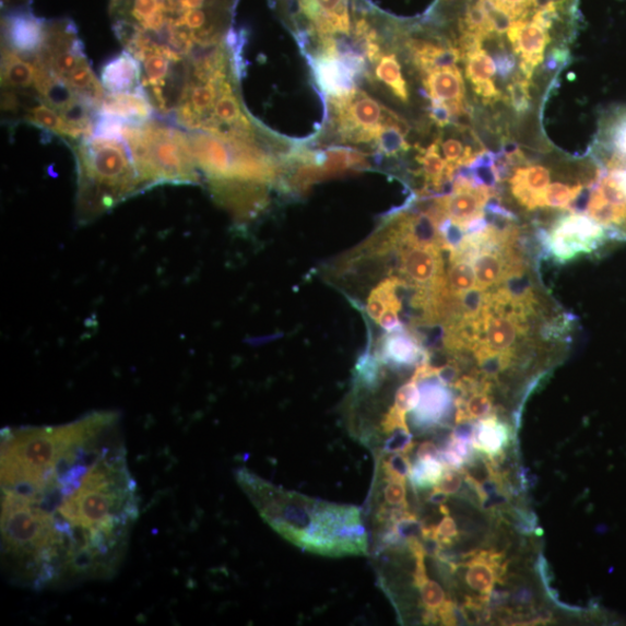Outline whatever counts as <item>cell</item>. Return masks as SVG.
Listing matches in <instances>:
<instances>
[{"instance_id": "obj_33", "label": "cell", "mask_w": 626, "mask_h": 626, "mask_svg": "<svg viewBox=\"0 0 626 626\" xmlns=\"http://www.w3.org/2000/svg\"><path fill=\"white\" fill-rule=\"evenodd\" d=\"M420 401L421 389L417 388V382L412 379L411 382L397 391L393 408L406 414L413 411L420 404Z\"/></svg>"}, {"instance_id": "obj_4", "label": "cell", "mask_w": 626, "mask_h": 626, "mask_svg": "<svg viewBox=\"0 0 626 626\" xmlns=\"http://www.w3.org/2000/svg\"><path fill=\"white\" fill-rule=\"evenodd\" d=\"M79 169L78 218L88 223L146 191L123 138L93 134L72 144Z\"/></svg>"}, {"instance_id": "obj_22", "label": "cell", "mask_w": 626, "mask_h": 626, "mask_svg": "<svg viewBox=\"0 0 626 626\" xmlns=\"http://www.w3.org/2000/svg\"><path fill=\"white\" fill-rule=\"evenodd\" d=\"M508 440V428L499 423L496 416H489L474 428L472 444L489 457H495L501 452Z\"/></svg>"}, {"instance_id": "obj_1", "label": "cell", "mask_w": 626, "mask_h": 626, "mask_svg": "<svg viewBox=\"0 0 626 626\" xmlns=\"http://www.w3.org/2000/svg\"><path fill=\"white\" fill-rule=\"evenodd\" d=\"M139 518L117 412L2 430L7 575L40 591L117 574Z\"/></svg>"}, {"instance_id": "obj_15", "label": "cell", "mask_w": 626, "mask_h": 626, "mask_svg": "<svg viewBox=\"0 0 626 626\" xmlns=\"http://www.w3.org/2000/svg\"><path fill=\"white\" fill-rule=\"evenodd\" d=\"M429 379H424L420 404L413 410L415 425L420 427H430L441 423L452 404V395L446 385L439 378L436 381Z\"/></svg>"}, {"instance_id": "obj_23", "label": "cell", "mask_w": 626, "mask_h": 626, "mask_svg": "<svg viewBox=\"0 0 626 626\" xmlns=\"http://www.w3.org/2000/svg\"><path fill=\"white\" fill-rule=\"evenodd\" d=\"M439 140L429 145L427 149H421V156L417 162L423 166L427 184L434 188H441L444 184L453 179L458 170L451 167L442 158L439 151Z\"/></svg>"}, {"instance_id": "obj_29", "label": "cell", "mask_w": 626, "mask_h": 626, "mask_svg": "<svg viewBox=\"0 0 626 626\" xmlns=\"http://www.w3.org/2000/svg\"><path fill=\"white\" fill-rule=\"evenodd\" d=\"M583 185L568 186L565 184L556 182L550 185L542 196V208H557L566 209L579 196Z\"/></svg>"}, {"instance_id": "obj_7", "label": "cell", "mask_w": 626, "mask_h": 626, "mask_svg": "<svg viewBox=\"0 0 626 626\" xmlns=\"http://www.w3.org/2000/svg\"><path fill=\"white\" fill-rule=\"evenodd\" d=\"M331 111L339 138L353 144L376 145L385 128L400 118L359 90L331 98Z\"/></svg>"}, {"instance_id": "obj_16", "label": "cell", "mask_w": 626, "mask_h": 626, "mask_svg": "<svg viewBox=\"0 0 626 626\" xmlns=\"http://www.w3.org/2000/svg\"><path fill=\"white\" fill-rule=\"evenodd\" d=\"M481 318L485 332L484 341L492 351H515L519 336L528 332V321L515 317L495 315L483 309Z\"/></svg>"}, {"instance_id": "obj_34", "label": "cell", "mask_w": 626, "mask_h": 626, "mask_svg": "<svg viewBox=\"0 0 626 626\" xmlns=\"http://www.w3.org/2000/svg\"><path fill=\"white\" fill-rule=\"evenodd\" d=\"M383 489L385 503L391 507L406 508V485L405 480L387 479Z\"/></svg>"}, {"instance_id": "obj_40", "label": "cell", "mask_w": 626, "mask_h": 626, "mask_svg": "<svg viewBox=\"0 0 626 626\" xmlns=\"http://www.w3.org/2000/svg\"><path fill=\"white\" fill-rule=\"evenodd\" d=\"M377 324L388 332H394L402 329L400 312L390 309L386 310L382 317L377 321Z\"/></svg>"}, {"instance_id": "obj_32", "label": "cell", "mask_w": 626, "mask_h": 626, "mask_svg": "<svg viewBox=\"0 0 626 626\" xmlns=\"http://www.w3.org/2000/svg\"><path fill=\"white\" fill-rule=\"evenodd\" d=\"M488 291L480 287H473L461 295L462 317L479 318L485 306Z\"/></svg>"}, {"instance_id": "obj_2", "label": "cell", "mask_w": 626, "mask_h": 626, "mask_svg": "<svg viewBox=\"0 0 626 626\" xmlns=\"http://www.w3.org/2000/svg\"><path fill=\"white\" fill-rule=\"evenodd\" d=\"M237 0H110L114 32L137 60L161 55L174 71L227 42Z\"/></svg>"}, {"instance_id": "obj_28", "label": "cell", "mask_w": 626, "mask_h": 626, "mask_svg": "<svg viewBox=\"0 0 626 626\" xmlns=\"http://www.w3.org/2000/svg\"><path fill=\"white\" fill-rule=\"evenodd\" d=\"M446 468L441 459L417 461L412 465L410 473L411 482L417 487L438 485L445 474Z\"/></svg>"}, {"instance_id": "obj_17", "label": "cell", "mask_w": 626, "mask_h": 626, "mask_svg": "<svg viewBox=\"0 0 626 626\" xmlns=\"http://www.w3.org/2000/svg\"><path fill=\"white\" fill-rule=\"evenodd\" d=\"M155 108L145 93H108L99 109L101 116L139 125L154 119Z\"/></svg>"}, {"instance_id": "obj_19", "label": "cell", "mask_w": 626, "mask_h": 626, "mask_svg": "<svg viewBox=\"0 0 626 626\" xmlns=\"http://www.w3.org/2000/svg\"><path fill=\"white\" fill-rule=\"evenodd\" d=\"M504 249L483 250L472 259L471 263L474 273H476L477 287L488 291L500 286L506 269Z\"/></svg>"}, {"instance_id": "obj_5", "label": "cell", "mask_w": 626, "mask_h": 626, "mask_svg": "<svg viewBox=\"0 0 626 626\" xmlns=\"http://www.w3.org/2000/svg\"><path fill=\"white\" fill-rule=\"evenodd\" d=\"M123 139L146 189L163 184H199V168L188 134L175 123L162 119L126 123Z\"/></svg>"}, {"instance_id": "obj_13", "label": "cell", "mask_w": 626, "mask_h": 626, "mask_svg": "<svg viewBox=\"0 0 626 626\" xmlns=\"http://www.w3.org/2000/svg\"><path fill=\"white\" fill-rule=\"evenodd\" d=\"M495 188L472 186L453 188V191L439 200L445 216L462 227L470 221L485 214L484 208L492 197H496Z\"/></svg>"}, {"instance_id": "obj_11", "label": "cell", "mask_w": 626, "mask_h": 626, "mask_svg": "<svg viewBox=\"0 0 626 626\" xmlns=\"http://www.w3.org/2000/svg\"><path fill=\"white\" fill-rule=\"evenodd\" d=\"M3 23V45L23 55H35L40 51L47 22L36 17L27 8L8 11Z\"/></svg>"}, {"instance_id": "obj_6", "label": "cell", "mask_w": 626, "mask_h": 626, "mask_svg": "<svg viewBox=\"0 0 626 626\" xmlns=\"http://www.w3.org/2000/svg\"><path fill=\"white\" fill-rule=\"evenodd\" d=\"M36 56L57 82L99 111L105 88L86 59L78 28L69 19L46 23L45 42Z\"/></svg>"}, {"instance_id": "obj_3", "label": "cell", "mask_w": 626, "mask_h": 626, "mask_svg": "<svg viewBox=\"0 0 626 626\" xmlns=\"http://www.w3.org/2000/svg\"><path fill=\"white\" fill-rule=\"evenodd\" d=\"M237 481L262 519L295 545L332 557L367 554V531L359 508L277 488L246 469L237 471Z\"/></svg>"}, {"instance_id": "obj_8", "label": "cell", "mask_w": 626, "mask_h": 626, "mask_svg": "<svg viewBox=\"0 0 626 626\" xmlns=\"http://www.w3.org/2000/svg\"><path fill=\"white\" fill-rule=\"evenodd\" d=\"M604 226L590 216L574 214L559 221L547 239L550 252L562 261L591 253L604 239Z\"/></svg>"}, {"instance_id": "obj_30", "label": "cell", "mask_w": 626, "mask_h": 626, "mask_svg": "<svg viewBox=\"0 0 626 626\" xmlns=\"http://www.w3.org/2000/svg\"><path fill=\"white\" fill-rule=\"evenodd\" d=\"M417 587H420L422 600L427 612L439 615L447 603L442 587L428 578L417 584Z\"/></svg>"}, {"instance_id": "obj_9", "label": "cell", "mask_w": 626, "mask_h": 626, "mask_svg": "<svg viewBox=\"0 0 626 626\" xmlns=\"http://www.w3.org/2000/svg\"><path fill=\"white\" fill-rule=\"evenodd\" d=\"M441 251L432 246H401V273L416 287L434 291L448 286Z\"/></svg>"}, {"instance_id": "obj_38", "label": "cell", "mask_w": 626, "mask_h": 626, "mask_svg": "<svg viewBox=\"0 0 626 626\" xmlns=\"http://www.w3.org/2000/svg\"><path fill=\"white\" fill-rule=\"evenodd\" d=\"M474 92L479 94L485 104H495L501 99V92L493 81L483 82L473 86Z\"/></svg>"}, {"instance_id": "obj_44", "label": "cell", "mask_w": 626, "mask_h": 626, "mask_svg": "<svg viewBox=\"0 0 626 626\" xmlns=\"http://www.w3.org/2000/svg\"><path fill=\"white\" fill-rule=\"evenodd\" d=\"M31 0H3V7L7 11H12L16 9H27Z\"/></svg>"}, {"instance_id": "obj_14", "label": "cell", "mask_w": 626, "mask_h": 626, "mask_svg": "<svg viewBox=\"0 0 626 626\" xmlns=\"http://www.w3.org/2000/svg\"><path fill=\"white\" fill-rule=\"evenodd\" d=\"M101 78L108 93H145L141 66L129 51L113 57L104 66Z\"/></svg>"}, {"instance_id": "obj_36", "label": "cell", "mask_w": 626, "mask_h": 626, "mask_svg": "<svg viewBox=\"0 0 626 626\" xmlns=\"http://www.w3.org/2000/svg\"><path fill=\"white\" fill-rule=\"evenodd\" d=\"M459 536V529L457 522L449 517V513H446V517L440 522L438 528L432 529L429 533L425 535V538H434L441 544H451L454 539Z\"/></svg>"}, {"instance_id": "obj_18", "label": "cell", "mask_w": 626, "mask_h": 626, "mask_svg": "<svg viewBox=\"0 0 626 626\" xmlns=\"http://www.w3.org/2000/svg\"><path fill=\"white\" fill-rule=\"evenodd\" d=\"M383 345L382 356L387 363L395 366H412L428 362L429 356L423 351L414 336L405 332H390Z\"/></svg>"}, {"instance_id": "obj_20", "label": "cell", "mask_w": 626, "mask_h": 626, "mask_svg": "<svg viewBox=\"0 0 626 626\" xmlns=\"http://www.w3.org/2000/svg\"><path fill=\"white\" fill-rule=\"evenodd\" d=\"M375 81L383 84L394 96L403 103L409 102V90L404 79L403 69L393 52L378 55L375 60Z\"/></svg>"}, {"instance_id": "obj_10", "label": "cell", "mask_w": 626, "mask_h": 626, "mask_svg": "<svg viewBox=\"0 0 626 626\" xmlns=\"http://www.w3.org/2000/svg\"><path fill=\"white\" fill-rule=\"evenodd\" d=\"M534 12L517 21L506 33L511 48L520 56L521 72L529 81L533 79L535 69L543 62L545 49L552 42L550 37L552 29L540 24L534 17Z\"/></svg>"}, {"instance_id": "obj_37", "label": "cell", "mask_w": 626, "mask_h": 626, "mask_svg": "<svg viewBox=\"0 0 626 626\" xmlns=\"http://www.w3.org/2000/svg\"><path fill=\"white\" fill-rule=\"evenodd\" d=\"M461 487L462 477L460 474L457 471L449 470L445 472L441 481L435 489L445 493L447 496H451L454 495V493H458Z\"/></svg>"}, {"instance_id": "obj_25", "label": "cell", "mask_w": 626, "mask_h": 626, "mask_svg": "<svg viewBox=\"0 0 626 626\" xmlns=\"http://www.w3.org/2000/svg\"><path fill=\"white\" fill-rule=\"evenodd\" d=\"M464 60L465 74L473 86L492 81L497 72L495 61L483 48L466 55Z\"/></svg>"}, {"instance_id": "obj_41", "label": "cell", "mask_w": 626, "mask_h": 626, "mask_svg": "<svg viewBox=\"0 0 626 626\" xmlns=\"http://www.w3.org/2000/svg\"><path fill=\"white\" fill-rule=\"evenodd\" d=\"M416 459L417 461H426L433 459H441L442 453L439 450L438 446H436L432 441H426L420 446L416 450Z\"/></svg>"}, {"instance_id": "obj_43", "label": "cell", "mask_w": 626, "mask_h": 626, "mask_svg": "<svg viewBox=\"0 0 626 626\" xmlns=\"http://www.w3.org/2000/svg\"><path fill=\"white\" fill-rule=\"evenodd\" d=\"M497 66L498 71L503 75V78H507L511 71L516 68V60L515 57L508 54L507 51H503L497 54Z\"/></svg>"}, {"instance_id": "obj_21", "label": "cell", "mask_w": 626, "mask_h": 626, "mask_svg": "<svg viewBox=\"0 0 626 626\" xmlns=\"http://www.w3.org/2000/svg\"><path fill=\"white\" fill-rule=\"evenodd\" d=\"M498 556H492L482 553L473 557L468 566L465 582L473 592L488 595L497 581V559Z\"/></svg>"}, {"instance_id": "obj_12", "label": "cell", "mask_w": 626, "mask_h": 626, "mask_svg": "<svg viewBox=\"0 0 626 626\" xmlns=\"http://www.w3.org/2000/svg\"><path fill=\"white\" fill-rule=\"evenodd\" d=\"M424 84L432 103L446 105L452 118L465 113V86L458 66L430 71L425 74Z\"/></svg>"}, {"instance_id": "obj_35", "label": "cell", "mask_w": 626, "mask_h": 626, "mask_svg": "<svg viewBox=\"0 0 626 626\" xmlns=\"http://www.w3.org/2000/svg\"><path fill=\"white\" fill-rule=\"evenodd\" d=\"M387 479L406 480L410 476L412 465L405 453H392L385 464Z\"/></svg>"}, {"instance_id": "obj_42", "label": "cell", "mask_w": 626, "mask_h": 626, "mask_svg": "<svg viewBox=\"0 0 626 626\" xmlns=\"http://www.w3.org/2000/svg\"><path fill=\"white\" fill-rule=\"evenodd\" d=\"M366 310L368 316L377 322L379 318H381L386 312L387 308L381 299L370 293L368 296Z\"/></svg>"}, {"instance_id": "obj_31", "label": "cell", "mask_w": 626, "mask_h": 626, "mask_svg": "<svg viewBox=\"0 0 626 626\" xmlns=\"http://www.w3.org/2000/svg\"><path fill=\"white\" fill-rule=\"evenodd\" d=\"M530 81L528 79L516 78L511 80L507 87L509 104L518 113H525L530 106Z\"/></svg>"}, {"instance_id": "obj_24", "label": "cell", "mask_w": 626, "mask_h": 626, "mask_svg": "<svg viewBox=\"0 0 626 626\" xmlns=\"http://www.w3.org/2000/svg\"><path fill=\"white\" fill-rule=\"evenodd\" d=\"M489 390H479L469 394L468 400L460 398L458 401V424L470 421H483L493 412V403L488 394Z\"/></svg>"}, {"instance_id": "obj_26", "label": "cell", "mask_w": 626, "mask_h": 626, "mask_svg": "<svg viewBox=\"0 0 626 626\" xmlns=\"http://www.w3.org/2000/svg\"><path fill=\"white\" fill-rule=\"evenodd\" d=\"M450 261L451 264L447 276L450 292L461 296L465 292L476 287V273H474L472 263L464 259H453Z\"/></svg>"}, {"instance_id": "obj_27", "label": "cell", "mask_w": 626, "mask_h": 626, "mask_svg": "<svg viewBox=\"0 0 626 626\" xmlns=\"http://www.w3.org/2000/svg\"><path fill=\"white\" fill-rule=\"evenodd\" d=\"M550 170L543 166H528L519 167L516 169L513 177L510 178V184H519L531 192L543 196L545 189L550 186Z\"/></svg>"}, {"instance_id": "obj_39", "label": "cell", "mask_w": 626, "mask_h": 626, "mask_svg": "<svg viewBox=\"0 0 626 626\" xmlns=\"http://www.w3.org/2000/svg\"><path fill=\"white\" fill-rule=\"evenodd\" d=\"M430 118L436 126L446 127L451 122L449 108L441 103H432Z\"/></svg>"}]
</instances>
